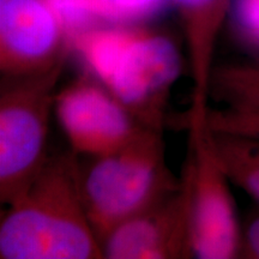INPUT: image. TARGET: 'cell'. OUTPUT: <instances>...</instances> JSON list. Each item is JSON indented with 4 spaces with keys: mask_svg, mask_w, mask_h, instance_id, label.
<instances>
[{
    "mask_svg": "<svg viewBox=\"0 0 259 259\" xmlns=\"http://www.w3.org/2000/svg\"><path fill=\"white\" fill-rule=\"evenodd\" d=\"M78 155L50 157L0 222L2 259L103 258L88 218Z\"/></svg>",
    "mask_w": 259,
    "mask_h": 259,
    "instance_id": "6da1fadb",
    "label": "cell"
},
{
    "mask_svg": "<svg viewBox=\"0 0 259 259\" xmlns=\"http://www.w3.org/2000/svg\"><path fill=\"white\" fill-rule=\"evenodd\" d=\"M71 52L142 125L163 130L168 99L183 67L167 35L138 25L103 24L77 37Z\"/></svg>",
    "mask_w": 259,
    "mask_h": 259,
    "instance_id": "7a4b0ae2",
    "label": "cell"
},
{
    "mask_svg": "<svg viewBox=\"0 0 259 259\" xmlns=\"http://www.w3.org/2000/svg\"><path fill=\"white\" fill-rule=\"evenodd\" d=\"M80 170L88 218L101 241L116 226L176 191L180 179L166 162L161 130L144 127L113 153L92 157Z\"/></svg>",
    "mask_w": 259,
    "mask_h": 259,
    "instance_id": "3957f363",
    "label": "cell"
},
{
    "mask_svg": "<svg viewBox=\"0 0 259 259\" xmlns=\"http://www.w3.org/2000/svg\"><path fill=\"white\" fill-rule=\"evenodd\" d=\"M65 64L50 72L5 79L0 93V200L18 199L47 160L51 118Z\"/></svg>",
    "mask_w": 259,
    "mask_h": 259,
    "instance_id": "277c9868",
    "label": "cell"
},
{
    "mask_svg": "<svg viewBox=\"0 0 259 259\" xmlns=\"http://www.w3.org/2000/svg\"><path fill=\"white\" fill-rule=\"evenodd\" d=\"M189 185L192 257L240 258L242 228L231 184L213 150L208 128L190 132V154L184 169Z\"/></svg>",
    "mask_w": 259,
    "mask_h": 259,
    "instance_id": "5b68a950",
    "label": "cell"
},
{
    "mask_svg": "<svg viewBox=\"0 0 259 259\" xmlns=\"http://www.w3.org/2000/svg\"><path fill=\"white\" fill-rule=\"evenodd\" d=\"M54 114L71 150L90 158L118 150L147 127L89 73L58 90Z\"/></svg>",
    "mask_w": 259,
    "mask_h": 259,
    "instance_id": "8992f818",
    "label": "cell"
},
{
    "mask_svg": "<svg viewBox=\"0 0 259 259\" xmlns=\"http://www.w3.org/2000/svg\"><path fill=\"white\" fill-rule=\"evenodd\" d=\"M69 38L45 0H0V71L5 79L38 76L66 63Z\"/></svg>",
    "mask_w": 259,
    "mask_h": 259,
    "instance_id": "52a82bcc",
    "label": "cell"
},
{
    "mask_svg": "<svg viewBox=\"0 0 259 259\" xmlns=\"http://www.w3.org/2000/svg\"><path fill=\"white\" fill-rule=\"evenodd\" d=\"M102 253L108 259L193 258L184 174L176 191L109 232L102 240Z\"/></svg>",
    "mask_w": 259,
    "mask_h": 259,
    "instance_id": "ba28073f",
    "label": "cell"
},
{
    "mask_svg": "<svg viewBox=\"0 0 259 259\" xmlns=\"http://www.w3.org/2000/svg\"><path fill=\"white\" fill-rule=\"evenodd\" d=\"M231 2L169 0L180 16L189 53L192 78V100L186 120L189 131H200L205 127L216 44L227 22Z\"/></svg>",
    "mask_w": 259,
    "mask_h": 259,
    "instance_id": "9c48e42d",
    "label": "cell"
},
{
    "mask_svg": "<svg viewBox=\"0 0 259 259\" xmlns=\"http://www.w3.org/2000/svg\"><path fill=\"white\" fill-rule=\"evenodd\" d=\"M209 132L213 150L229 180L259 204V139Z\"/></svg>",
    "mask_w": 259,
    "mask_h": 259,
    "instance_id": "30bf717a",
    "label": "cell"
},
{
    "mask_svg": "<svg viewBox=\"0 0 259 259\" xmlns=\"http://www.w3.org/2000/svg\"><path fill=\"white\" fill-rule=\"evenodd\" d=\"M210 99L223 107L259 109V63L215 65L210 79Z\"/></svg>",
    "mask_w": 259,
    "mask_h": 259,
    "instance_id": "8fae6325",
    "label": "cell"
},
{
    "mask_svg": "<svg viewBox=\"0 0 259 259\" xmlns=\"http://www.w3.org/2000/svg\"><path fill=\"white\" fill-rule=\"evenodd\" d=\"M72 42L87 31L106 24L100 14L97 0H45Z\"/></svg>",
    "mask_w": 259,
    "mask_h": 259,
    "instance_id": "7c38bea8",
    "label": "cell"
},
{
    "mask_svg": "<svg viewBox=\"0 0 259 259\" xmlns=\"http://www.w3.org/2000/svg\"><path fill=\"white\" fill-rule=\"evenodd\" d=\"M227 22L235 44L259 63V0H232Z\"/></svg>",
    "mask_w": 259,
    "mask_h": 259,
    "instance_id": "4fadbf2b",
    "label": "cell"
},
{
    "mask_svg": "<svg viewBox=\"0 0 259 259\" xmlns=\"http://www.w3.org/2000/svg\"><path fill=\"white\" fill-rule=\"evenodd\" d=\"M205 127L211 132L246 136L259 139V109L222 107L209 108Z\"/></svg>",
    "mask_w": 259,
    "mask_h": 259,
    "instance_id": "5bb4252c",
    "label": "cell"
},
{
    "mask_svg": "<svg viewBox=\"0 0 259 259\" xmlns=\"http://www.w3.org/2000/svg\"><path fill=\"white\" fill-rule=\"evenodd\" d=\"M240 258L259 259V211L250 216L242 228Z\"/></svg>",
    "mask_w": 259,
    "mask_h": 259,
    "instance_id": "9a60e30c",
    "label": "cell"
}]
</instances>
